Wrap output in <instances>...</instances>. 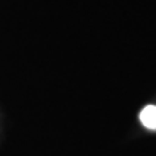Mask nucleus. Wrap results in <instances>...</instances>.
Masks as SVG:
<instances>
[{
    "label": "nucleus",
    "instance_id": "f257e3e1",
    "mask_svg": "<svg viewBox=\"0 0 156 156\" xmlns=\"http://www.w3.org/2000/svg\"><path fill=\"white\" fill-rule=\"evenodd\" d=\"M139 120L144 128L150 130H156V105H146L144 108L140 111Z\"/></svg>",
    "mask_w": 156,
    "mask_h": 156
}]
</instances>
